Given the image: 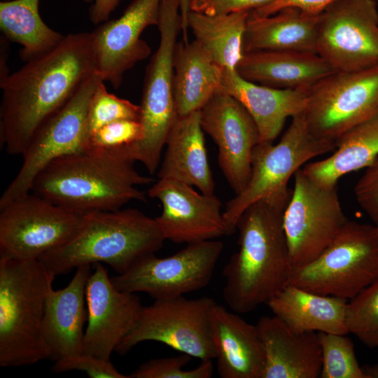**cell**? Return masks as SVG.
Instances as JSON below:
<instances>
[{
	"instance_id": "6da1fadb",
	"label": "cell",
	"mask_w": 378,
	"mask_h": 378,
	"mask_svg": "<svg viewBox=\"0 0 378 378\" xmlns=\"http://www.w3.org/2000/svg\"><path fill=\"white\" fill-rule=\"evenodd\" d=\"M94 72L92 33L78 32L1 81L0 140L6 153L22 155L36 129Z\"/></svg>"
},
{
	"instance_id": "7a4b0ae2",
	"label": "cell",
	"mask_w": 378,
	"mask_h": 378,
	"mask_svg": "<svg viewBox=\"0 0 378 378\" xmlns=\"http://www.w3.org/2000/svg\"><path fill=\"white\" fill-rule=\"evenodd\" d=\"M290 194L255 202L238 220L239 250L223 270V299L235 313L267 304L288 285L292 266L283 217Z\"/></svg>"
},
{
	"instance_id": "3957f363",
	"label": "cell",
	"mask_w": 378,
	"mask_h": 378,
	"mask_svg": "<svg viewBox=\"0 0 378 378\" xmlns=\"http://www.w3.org/2000/svg\"><path fill=\"white\" fill-rule=\"evenodd\" d=\"M154 181L111 150L87 148L50 162L36 177L31 192L85 214L118 210L134 200L145 202L136 186Z\"/></svg>"
},
{
	"instance_id": "277c9868",
	"label": "cell",
	"mask_w": 378,
	"mask_h": 378,
	"mask_svg": "<svg viewBox=\"0 0 378 378\" xmlns=\"http://www.w3.org/2000/svg\"><path fill=\"white\" fill-rule=\"evenodd\" d=\"M166 240L155 218L135 209L83 214L81 224L65 244L39 260L55 276L85 265L105 263L117 274L159 251Z\"/></svg>"
},
{
	"instance_id": "5b68a950",
	"label": "cell",
	"mask_w": 378,
	"mask_h": 378,
	"mask_svg": "<svg viewBox=\"0 0 378 378\" xmlns=\"http://www.w3.org/2000/svg\"><path fill=\"white\" fill-rule=\"evenodd\" d=\"M55 276L39 260L0 255V366L50 358L43 322Z\"/></svg>"
},
{
	"instance_id": "8992f818",
	"label": "cell",
	"mask_w": 378,
	"mask_h": 378,
	"mask_svg": "<svg viewBox=\"0 0 378 378\" xmlns=\"http://www.w3.org/2000/svg\"><path fill=\"white\" fill-rule=\"evenodd\" d=\"M158 27L160 43L146 69L140 104L144 137L118 149L123 158L140 162L150 174L159 167L163 147L178 115L174 94V62L177 38L182 31L179 0H162Z\"/></svg>"
},
{
	"instance_id": "52a82bcc",
	"label": "cell",
	"mask_w": 378,
	"mask_h": 378,
	"mask_svg": "<svg viewBox=\"0 0 378 378\" xmlns=\"http://www.w3.org/2000/svg\"><path fill=\"white\" fill-rule=\"evenodd\" d=\"M378 278V229L349 221L314 260L293 269L288 284L349 300Z\"/></svg>"
},
{
	"instance_id": "ba28073f",
	"label": "cell",
	"mask_w": 378,
	"mask_h": 378,
	"mask_svg": "<svg viewBox=\"0 0 378 378\" xmlns=\"http://www.w3.org/2000/svg\"><path fill=\"white\" fill-rule=\"evenodd\" d=\"M337 144L314 136L303 114L293 118L280 141L259 143L253 149L249 179L239 194L231 199L223 211L227 235L237 230L244 211L255 202L290 190L289 179L310 160L333 151Z\"/></svg>"
},
{
	"instance_id": "9c48e42d",
	"label": "cell",
	"mask_w": 378,
	"mask_h": 378,
	"mask_svg": "<svg viewBox=\"0 0 378 378\" xmlns=\"http://www.w3.org/2000/svg\"><path fill=\"white\" fill-rule=\"evenodd\" d=\"M216 303L209 297L156 299L153 304L142 306L134 325L115 351L125 355L137 344L153 341L192 358L213 360L211 314Z\"/></svg>"
},
{
	"instance_id": "30bf717a",
	"label": "cell",
	"mask_w": 378,
	"mask_h": 378,
	"mask_svg": "<svg viewBox=\"0 0 378 378\" xmlns=\"http://www.w3.org/2000/svg\"><path fill=\"white\" fill-rule=\"evenodd\" d=\"M101 80L96 72L90 76L70 99L34 132L21 155L18 173L1 195L0 209L31 192L36 177L50 162L86 148L88 110Z\"/></svg>"
},
{
	"instance_id": "8fae6325",
	"label": "cell",
	"mask_w": 378,
	"mask_h": 378,
	"mask_svg": "<svg viewBox=\"0 0 378 378\" xmlns=\"http://www.w3.org/2000/svg\"><path fill=\"white\" fill-rule=\"evenodd\" d=\"M284 212V228L292 270L317 258L349 221L337 186L318 184L299 169Z\"/></svg>"
},
{
	"instance_id": "7c38bea8",
	"label": "cell",
	"mask_w": 378,
	"mask_h": 378,
	"mask_svg": "<svg viewBox=\"0 0 378 378\" xmlns=\"http://www.w3.org/2000/svg\"><path fill=\"white\" fill-rule=\"evenodd\" d=\"M378 110V66L335 71L307 90L302 114L316 137L335 142Z\"/></svg>"
},
{
	"instance_id": "4fadbf2b",
	"label": "cell",
	"mask_w": 378,
	"mask_h": 378,
	"mask_svg": "<svg viewBox=\"0 0 378 378\" xmlns=\"http://www.w3.org/2000/svg\"><path fill=\"white\" fill-rule=\"evenodd\" d=\"M223 247L221 241L212 239L188 244L169 257L149 254L111 281L121 291L143 292L155 300L181 296L209 284Z\"/></svg>"
},
{
	"instance_id": "5bb4252c",
	"label": "cell",
	"mask_w": 378,
	"mask_h": 378,
	"mask_svg": "<svg viewBox=\"0 0 378 378\" xmlns=\"http://www.w3.org/2000/svg\"><path fill=\"white\" fill-rule=\"evenodd\" d=\"M0 210V255L20 260H39L63 245L83 218L32 192Z\"/></svg>"
},
{
	"instance_id": "9a60e30c",
	"label": "cell",
	"mask_w": 378,
	"mask_h": 378,
	"mask_svg": "<svg viewBox=\"0 0 378 378\" xmlns=\"http://www.w3.org/2000/svg\"><path fill=\"white\" fill-rule=\"evenodd\" d=\"M316 52L336 71L378 66L376 0H337L320 13Z\"/></svg>"
},
{
	"instance_id": "2e32d148",
	"label": "cell",
	"mask_w": 378,
	"mask_h": 378,
	"mask_svg": "<svg viewBox=\"0 0 378 378\" xmlns=\"http://www.w3.org/2000/svg\"><path fill=\"white\" fill-rule=\"evenodd\" d=\"M200 114L203 131L218 146L220 169L237 195L249 179L252 153L260 143L256 124L237 99L220 90L200 110Z\"/></svg>"
},
{
	"instance_id": "e0dca14e",
	"label": "cell",
	"mask_w": 378,
	"mask_h": 378,
	"mask_svg": "<svg viewBox=\"0 0 378 378\" xmlns=\"http://www.w3.org/2000/svg\"><path fill=\"white\" fill-rule=\"evenodd\" d=\"M162 0H132L116 19L99 24L92 31L95 72L114 88L121 85L125 73L151 52L141 39L145 29L159 22Z\"/></svg>"
},
{
	"instance_id": "ac0fdd59",
	"label": "cell",
	"mask_w": 378,
	"mask_h": 378,
	"mask_svg": "<svg viewBox=\"0 0 378 378\" xmlns=\"http://www.w3.org/2000/svg\"><path fill=\"white\" fill-rule=\"evenodd\" d=\"M148 195L162 204L155 220L165 239L188 244L227 235L222 204L214 194L199 193L175 179L159 178Z\"/></svg>"
},
{
	"instance_id": "d6986e66",
	"label": "cell",
	"mask_w": 378,
	"mask_h": 378,
	"mask_svg": "<svg viewBox=\"0 0 378 378\" xmlns=\"http://www.w3.org/2000/svg\"><path fill=\"white\" fill-rule=\"evenodd\" d=\"M87 327L83 353L110 360L134 325L142 307L139 298L118 290L102 263L94 264L86 286Z\"/></svg>"
},
{
	"instance_id": "ffe728a7",
	"label": "cell",
	"mask_w": 378,
	"mask_h": 378,
	"mask_svg": "<svg viewBox=\"0 0 378 378\" xmlns=\"http://www.w3.org/2000/svg\"><path fill=\"white\" fill-rule=\"evenodd\" d=\"M255 326L264 354L261 378L320 377L318 332L295 331L275 316L261 317Z\"/></svg>"
},
{
	"instance_id": "44dd1931",
	"label": "cell",
	"mask_w": 378,
	"mask_h": 378,
	"mask_svg": "<svg viewBox=\"0 0 378 378\" xmlns=\"http://www.w3.org/2000/svg\"><path fill=\"white\" fill-rule=\"evenodd\" d=\"M91 265L76 269V273L64 288L50 289L43 322L44 339L55 362L83 353L84 326L87 322L86 286Z\"/></svg>"
},
{
	"instance_id": "7402d4cb",
	"label": "cell",
	"mask_w": 378,
	"mask_h": 378,
	"mask_svg": "<svg viewBox=\"0 0 378 378\" xmlns=\"http://www.w3.org/2000/svg\"><path fill=\"white\" fill-rule=\"evenodd\" d=\"M223 90L237 99L253 118L260 143H274L288 118L303 113L307 90L271 88L242 78L236 70L223 71Z\"/></svg>"
},
{
	"instance_id": "603a6c76",
	"label": "cell",
	"mask_w": 378,
	"mask_h": 378,
	"mask_svg": "<svg viewBox=\"0 0 378 378\" xmlns=\"http://www.w3.org/2000/svg\"><path fill=\"white\" fill-rule=\"evenodd\" d=\"M211 334L221 378H261L264 354L255 325L215 304Z\"/></svg>"
},
{
	"instance_id": "cb8c5ba5",
	"label": "cell",
	"mask_w": 378,
	"mask_h": 378,
	"mask_svg": "<svg viewBox=\"0 0 378 378\" xmlns=\"http://www.w3.org/2000/svg\"><path fill=\"white\" fill-rule=\"evenodd\" d=\"M236 71L259 85L305 90L336 71L317 53L286 50L244 52Z\"/></svg>"
},
{
	"instance_id": "d4e9b609",
	"label": "cell",
	"mask_w": 378,
	"mask_h": 378,
	"mask_svg": "<svg viewBox=\"0 0 378 378\" xmlns=\"http://www.w3.org/2000/svg\"><path fill=\"white\" fill-rule=\"evenodd\" d=\"M200 111L178 115L168 134L158 176L195 186L214 194L215 183L208 162Z\"/></svg>"
},
{
	"instance_id": "484cf974",
	"label": "cell",
	"mask_w": 378,
	"mask_h": 378,
	"mask_svg": "<svg viewBox=\"0 0 378 378\" xmlns=\"http://www.w3.org/2000/svg\"><path fill=\"white\" fill-rule=\"evenodd\" d=\"M320 13L292 6L264 17L250 12L243 39L244 52L286 50L317 53Z\"/></svg>"
},
{
	"instance_id": "4316f807",
	"label": "cell",
	"mask_w": 378,
	"mask_h": 378,
	"mask_svg": "<svg viewBox=\"0 0 378 378\" xmlns=\"http://www.w3.org/2000/svg\"><path fill=\"white\" fill-rule=\"evenodd\" d=\"M346 302L288 284L267 304L274 316L295 331L347 335Z\"/></svg>"
},
{
	"instance_id": "83f0119b",
	"label": "cell",
	"mask_w": 378,
	"mask_h": 378,
	"mask_svg": "<svg viewBox=\"0 0 378 378\" xmlns=\"http://www.w3.org/2000/svg\"><path fill=\"white\" fill-rule=\"evenodd\" d=\"M378 156V110L345 132L330 156L306 164L303 172L320 185L337 186L343 176L368 167Z\"/></svg>"
},
{
	"instance_id": "f1b7e54d",
	"label": "cell",
	"mask_w": 378,
	"mask_h": 378,
	"mask_svg": "<svg viewBox=\"0 0 378 378\" xmlns=\"http://www.w3.org/2000/svg\"><path fill=\"white\" fill-rule=\"evenodd\" d=\"M174 64V94L178 115L200 111L220 90L223 69L195 40L177 43Z\"/></svg>"
},
{
	"instance_id": "f546056e",
	"label": "cell",
	"mask_w": 378,
	"mask_h": 378,
	"mask_svg": "<svg viewBox=\"0 0 378 378\" xmlns=\"http://www.w3.org/2000/svg\"><path fill=\"white\" fill-rule=\"evenodd\" d=\"M250 11L207 15L190 10L187 24L205 55L224 70L234 71L243 55Z\"/></svg>"
},
{
	"instance_id": "4dcf8cb0",
	"label": "cell",
	"mask_w": 378,
	"mask_h": 378,
	"mask_svg": "<svg viewBox=\"0 0 378 378\" xmlns=\"http://www.w3.org/2000/svg\"><path fill=\"white\" fill-rule=\"evenodd\" d=\"M40 0H8L0 2V29L6 39L22 46L20 57L29 62L55 48L64 36L42 20Z\"/></svg>"
},
{
	"instance_id": "1f68e13d",
	"label": "cell",
	"mask_w": 378,
	"mask_h": 378,
	"mask_svg": "<svg viewBox=\"0 0 378 378\" xmlns=\"http://www.w3.org/2000/svg\"><path fill=\"white\" fill-rule=\"evenodd\" d=\"M345 323L349 333L369 348L378 347V278L347 300Z\"/></svg>"
},
{
	"instance_id": "d6a6232c",
	"label": "cell",
	"mask_w": 378,
	"mask_h": 378,
	"mask_svg": "<svg viewBox=\"0 0 378 378\" xmlns=\"http://www.w3.org/2000/svg\"><path fill=\"white\" fill-rule=\"evenodd\" d=\"M318 334L322 353L321 378H367L346 334Z\"/></svg>"
},
{
	"instance_id": "836d02e7",
	"label": "cell",
	"mask_w": 378,
	"mask_h": 378,
	"mask_svg": "<svg viewBox=\"0 0 378 378\" xmlns=\"http://www.w3.org/2000/svg\"><path fill=\"white\" fill-rule=\"evenodd\" d=\"M101 80L91 97L87 114L88 136L102 126L119 120H140L141 107L109 93ZM88 141V140H87Z\"/></svg>"
},
{
	"instance_id": "e575fe53",
	"label": "cell",
	"mask_w": 378,
	"mask_h": 378,
	"mask_svg": "<svg viewBox=\"0 0 378 378\" xmlns=\"http://www.w3.org/2000/svg\"><path fill=\"white\" fill-rule=\"evenodd\" d=\"M192 357L186 354L179 356L150 359L129 374L130 378H210L213 375L212 360H202L195 368L184 367Z\"/></svg>"
},
{
	"instance_id": "d590c367",
	"label": "cell",
	"mask_w": 378,
	"mask_h": 378,
	"mask_svg": "<svg viewBox=\"0 0 378 378\" xmlns=\"http://www.w3.org/2000/svg\"><path fill=\"white\" fill-rule=\"evenodd\" d=\"M140 120H119L109 122L92 132L86 148L111 150L140 141L144 137Z\"/></svg>"
},
{
	"instance_id": "8d00e7d4",
	"label": "cell",
	"mask_w": 378,
	"mask_h": 378,
	"mask_svg": "<svg viewBox=\"0 0 378 378\" xmlns=\"http://www.w3.org/2000/svg\"><path fill=\"white\" fill-rule=\"evenodd\" d=\"M71 370L82 371L91 378H130L120 372L110 360L92 354L80 353L55 362L53 371L63 372Z\"/></svg>"
},
{
	"instance_id": "74e56055",
	"label": "cell",
	"mask_w": 378,
	"mask_h": 378,
	"mask_svg": "<svg viewBox=\"0 0 378 378\" xmlns=\"http://www.w3.org/2000/svg\"><path fill=\"white\" fill-rule=\"evenodd\" d=\"M354 190L356 202L376 224L378 222V156L365 168Z\"/></svg>"
},
{
	"instance_id": "f35d334b",
	"label": "cell",
	"mask_w": 378,
	"mask_h": 378,
	"mask_svg": "<svg viewBox=\"0 0 378 378\" xmlns=\"http://www.w3.org/2000/svg\"><path fill=\"white\" fill-rule=\"evenodd\" d=\"M276 0H189L190 10L207 15L253 10L266 6Z\"/></svg>"
},
{
	"instance_id": "ab89813d",
	"label": "cell",
	"mask_w": 378,
	"mask_h": 378,
	"mask_svg": "<svg viewBox=\"0 0 378 378\" xmlns=\"http://www.w3.org/2000/svg\"><path fill=\"white\" fill-rule=\"evenodd\" d=\"M335 1L337 0H276L266 6L251 10V13L257 17L268 16L290 6L299 7L310 13H319L326 6Z\"/></svg>"
},
{
	"instance_id": "60d3db41",
	"label": "cell",
	"mask_w": 378,
	"mask_h": 378,
	"mask_svg": "<svg viewBox=\"0 0 378 378\" xmlns=\"http://www.w3.org/2000/svg\"><path fill=\"white\" fill-rule=\"evenodd\" d=\"M90 3L88 15L94 24H101L108 20L111 13L116 8L121 0H83Z\"/></svg>"
},
{
	"instance_id": "b9f144b4",
	"label": "cell",
	"mask_w": 378,
	"mask_h": 378,
	"mask_svg": "<svg viewBox=\"0 0 378 378\" xmlns=\"http://www.w3.org/2000/svg\"><path fill=\"white\" fill-rule=\"evenodd\" d=\"M180 13L181 17V29L183 34V41L188 42L187 33L188 31L187 20L190 10L189 0H179Z\"/></svg>"
},
{
	"instance_id": "7bdbcfd3",
	"label": "cell",
	"mask_w": 378,
	"mask_h": 378,
	"mask_svg": "<svg viewBox=\"0 0 378 378\" xmlns=\"http://www.w3.org/2000/svg\"><path fill=\"white\" fill-rule=\"evenodd\" d=\"M363 370L367 378H378V363L374 365H365Z\"/></svg>"
},
{
	"instance_id": "ee69618b",
	"label": "cell",
	"mask_w": 378,
	"mask_h": 378,
	"mask_svg": "<svg viewBox=\"0 0 378 378\" xmlns=\"http://www.w3.org/2000/svg\"><path fill=\"white\" fill-rule=\"evenodd\" d=\"M374 225H375V226H376V227H377V229H378V222H377L376 224H374Z\"/></svg>"
},
{
	"instance_id": "f6af8a7d",
	"label": "cell",
	"mask_w": 378,
	"mask_h": 378,
	"mask_svg": "<svg viewBox=\"0 0 378 378\" xmlns=\"http://www.w3.org/2000/svg\"><path fill=\"white\" fill-rule=\"evenodd\" d=\"M3 1H8V0H3Z\"/></svg>"
}]
</instances>
